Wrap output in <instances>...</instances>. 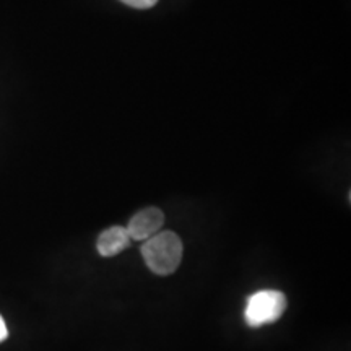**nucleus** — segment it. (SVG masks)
Returning a JSON list of instances; mask_svg holds the SVG:
<instances>
[{
	"instance_id": "4",
	"label": "nucleus",
	"mask_w": 351,
	"mask_h": 351,
	"mask_svg": "<svg viewBox=\"0 0 351 351\" xmlns=\"http://www.w3.org/2000/svg\"><path fill=\"white\" fill-rule=\"evenodd\" d=\"M130 241L129 232L124 226H111L101 232L98 243H96V249H98L99 256L114 257L125 251L130 245Z\"/></svg>"
},
{
	"instance_id": "6",
	"label": "nucleus",
	"mask_w": 351,
	"mask_h": 351,
	"mask_svg": "<svg viewBox=\"0 0 351 351\" xmlns=\"http://www.w3.org/2000/svg\"><path fill=\"white\" fill-rule=\"evenodd\" d=\"M7 337H8L7 324H5V320H3L2 315H0V343H2L3 340H7Z\"/></svg>"
},
{
	"instance_id": "3",
	"label": "nucleus",
	"mask_w": 351,
	"mask_h": 351,
	"mask_svg": "<svg viewBox=\"0 0 351 351\" xmlns=\"http://www.w3.org/2000/svg\"><path fill=\"white\" fill-rule=\"evenodd\" d=\"M165 225V213L158 207H148L140 210L130 218L127 225V232L132 241H147L156 232L161 231Z\"/></svg>"
},
{
	"instance_id": "5",
	"label": "nucleus",
	"mask_w": 351,
	"mask_h": 351,
	"mask_svg": "<svg viewBox=\"0 0 351 351\" xmlns=\"http://www.w3.org/2000/svg\"><path fill=\"white\" fill-rule=\"evenodd\" d=\"M121 2H124L125 5H129L132 8L147 10V8H152L153 5H156L158 0H121Z\"/></svg>"
},
{
	"instance_id": "2",
	"label": "nucleus",
	"mask_w": 351,
	"mask_h": 351,
	"mask_svg": "<svg viewBox=\"0 0 351 351\" xmlns=\"http://www.w3.org/2000/svg\"><path fill=\"white\" fill-rule=\"evenodd\" d=\"M287 306L288 301L285 293L278 289H261L249 296L244 311V320L252 328L269 326L282 317Z\"/></svg>"
},
{
	"instance_id": "1",
	"label": "nucleus",
	"mask_w": 351,
	"mask_h": 351,
	"mask_svg": "<svg viewBox=\"0 0 351 351\" xmlns=\"http://www.w3.org/2000/svg\"><path fill=\"white\" fill-rule=\"evenodd\" d=\"M182 241L173 231H160L143 241L142 257L147 267L156 275H171L182 261Z\"/></svg>"
}]
</instances>
